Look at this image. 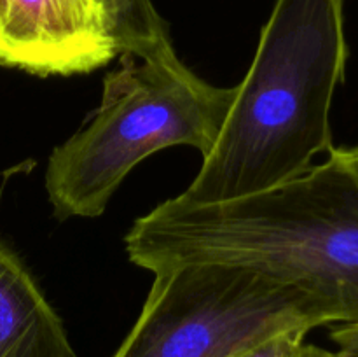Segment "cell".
Returning <instances> with one entry per match:
<instances>
[{"label": "cell", "instance_id": "7a4b0ae2", "mask_svg": "<svg viewBox=\"0 0 358 357\" xmlns=\"http://www.w3.org/2000/svg\"><path fill=\"white\" fill-rule=\"evenodd\" d=\"M345 0H276L219 136L178 198L213 205L299 177L331 153L345 83Z\"/></svg>", "mask_w": 358, "mask_h": 357}, {"label": "cell", "instance_id": "5b68a950", "mask_svg": "<svg viewBox=\"0 0 358 357\" xmlns=\"http://www.w3.org/2000/svg\"><path fill=\"white\" fill-rule=\"evenodd\" d=\"M117 55L103 0H0V66L73 76Z\"/></svg>", "mask_w": 358, "mask_h": 357}, {"label": "cell", "instance_id": "9c48e42d", "mask_svg": "<svg viewBox=\"0 0 358 357\" xmlns=\"http://www.w3.org/2000/svg\"><path fill=\"white\" fill-rule=\"evenodd\" d=\"M331 340L338 345V350L358 354V324L336 326L331 332Z\"/></svg>", "mask_w": 358, "mask_h": 357}, {"label": "cell", "instance_id": "8992f818", "mask_svg": "<svg viewBox=\"0 0 358 357\" xmlns=\"http://www.w3.org/2000/svg\"><path fill=\"white\" fill-rule=\"evenodd\" d=\"M0 357H77L65 326L20 255L0 240Z\"/></svg>", "mask_w": 358, "mask_h": 357}, {"label": "cell", "instance_id": "30bf717a", "mask_svg": "<svg viewBox=\"0 0 358 357\" xmlns=\"http://www.w3.org/2000/svg\"><path fill=\"white\" fill-rule=\"evenodd\" d=\"M325 356H327V350L304 342L294 357H325Z\"/></svg>", "mask_w": 358, "mask_h": 357}, {"label": "cell", "instance_id": "6da1fadb", "mask_svg": "<svg viewBox=\"0 0 358 357\" xmlns=\"http://www.w3.org/2000/svg\"><path fill=\"white\" fill-rule=\"evenodd\" d=\"M124 248L150 273L247 266L306 294L325 326L358 324V175L336 147L299 177L255 195L213 205L166 200L133 223Z\"/></svg>", "mask_w": 358, "mask_h": 357}, {"label": "cell", "instance_id": "ba28073f", "mask_svg": "<svg viewBox=\"0 0 358 357\" xmlns=\"http://www.w3.org/2000/svg\"><path fill=\"white\" fill-rule=\"evenodd\" d=\"M306 332L287 331L271 336L238 357H294L304 343Z\"/></svg>", "mask_w": 358, "mask_h": 357}, {"label": "cell", "instance_id": "277c9868", "mask_svg": "<svg viewBox=\"0 0 358 357\" xmlns=\"http://www.w3.org/2000/svg\"><path fill=\"white\" fill-rule=\"evenodd\" d=\"M152 275L112 357H238L280 332L325 326L306 294L247 266L194 262Z\"/></svg>", "mask_w": 358, "mask_h": 357}, {"label": "cell", "instance_id": "7c38bea8", "mask_svg": "<svg viewBox=\"0 0 358 357\" xmlns=\"http://www.w3.org/2000/svg\"><path fill=\"white\" fill-rule=\"evenodd\" d=\"M325 357H358V354L346 352V350H338V352H331V350H327V356Z\"/></svg>", "mask_w": 358, "mask_h": 357}, {"label": "cell", "instance_id": "52a82bcc", "mask_svg": "<svg viewBox=\"0 0 358 357\" xmlns=\"http://www.w3.org/2000/svg\"><path fill=\"white\" fill-rule=\"evenodd\" d=\"M112 24L119 55L140 59L177 58L168 27L152 0H103Z\"/></svg>", "mask_w": 358, "mask_h": 357}, {"label": "cell", "instance_id": "8fae6325", "mask_svg": "<svg viewBox=\"0 0 358 357\" xmlns=\"http://www.w3.org/2000/svg\"><path fill=\"white\" fill-rule=\"evenodd\" d=\"M341 150V154H343V158H345L346 161H348V164L350 167L353 168V170H355V174L358 175V146H355V147H343V149H339Z\"/></svg>", "mask_w": 358, "mask_h": 357}, {"label": "cell", "instance_id": "3957f363", "mask_svg": "<svg viewBox=\"0 0 358 357\" xmlns=\"http://www.w3.org/2000/svg\"><path fill=\"white\" fill-rule=\"evenodd\" d=\"M234 88H219L173 59L122 55L105 76L98 111L51 153L45 192L59 220L100 217L129 172L157 150L194 147L206 156Z\"/></svg>", "mask_w": 358, "mask_h": 357}]
</instances>
